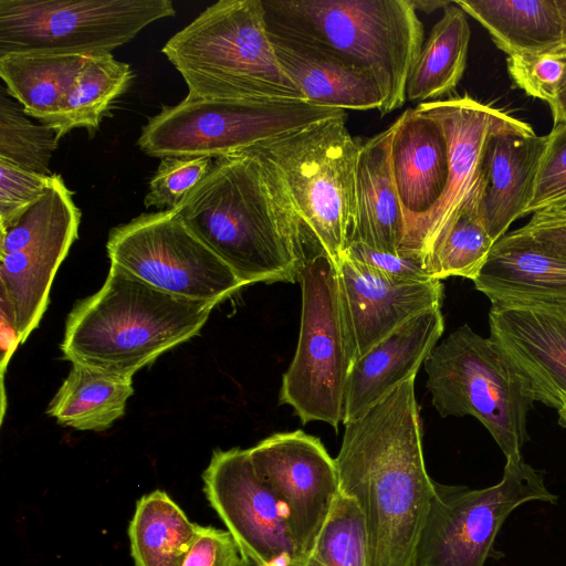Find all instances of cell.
Segmentation results:
<instances>
[{"label": "cell", "mask_w": 566, "mask_h": 566, "mask_svg": "<svg viewBox=\"0 0 566 566\" xmlns=\"http://www.w3.org/2000/svg\"><path fill=\"white\" fill-rule=\"evenodd\" d=\"M300 566H368L365 518L353 497L338 494Z\"/></svg>", "instance_id": "32"}, {"label": "cell", "mask_w": 566, "mask_h": 566, "mask_svg": "<svg viewBox=\"0 0 566 566\" xmlns=\"http://www.w3.org/2000/svg\"><path fill=\"white\" fill-rule=\"evenodd\" d=\"M345 115L306 101L250 103L186 96L149 118L137 140L149 156L219 158Z\"/></svg>", "instance_id": "9"}, {"label": "cell", "mask_w": 566, "mask_h": 566, "mask_svg": "<svg viewBox=\"0 0 566 566\" xmlns=\"http://www.w3.org/2000/svg\"><path fill=\"white\" fill-rule=\"evenodd\" d=\"M545 137L532 199L524 217L543 210L566 208V123L554 124Z\"/></svg>", "instance_id": "35"}, {"label": "cell", "mask_w": 566, "mask_h": 566, "mask_svg": "<svg viewBox=\"0 0 566 566\" xmlns=\"http://www.w3.org/2000/svg\"><path fill=\"white\" fill-rule=\"evenodd\" d=\"M269 33L335 55L378 82L386 115L406 102L423 44L411 0H262Z\"/></svg>", "instance_id": "4"}, {"label": "cell", "mask_w": 566, "mask_h": 566, "mask_svg": "<svg viewBox=\"0 0 566 566\" xmlns=\"http://www.w3.org/2000/svg\"><path fill=\"white\" fill-rule=\"evenodd\" d=\"M245 285L298 281L305 227L274 164L249 149L213 159L172 209Z\"/></svg>", "instance_id": "2"}, {"label": "cell", "mask_w": 566, "mask_h": 566, "mask_svg": "<svg viewBox=\"0 0 566 566\" xmlns=\"http://www.w3.org/2000/svg\"><path fill=\"white\" fill-rule=\"evenodd\" d=\"M106 249L111 264L181 298L217 305L245 286L172 209L113 228Z\"/></svg>", "instance_id": "12"}, {"label": "cell", "mask_w": 566, "mask_h": 566, "mask_svg": "<svg viewBox=\"0 0 566 566\" xmlns=\"http://www.w3.org/2000/svg\"><path fill=\"white\" fill-rule=\"evenodd\" d=\"M415 378L345 423L335 458L339 490L360 507L368 566H412L434 492L422 450Z\"/></svg>", "instance_id": "1"}, {"label": "cell", "mask_w": 566, "mask_h": 566, "mask_svg": "<svg viewBox=\"0 0 566 566\" xmlns=\"http://www.w3.org/2000/svg\"><path fill=\"white\" fill-rule=\"evenodd\" d=\"M258 476L283 503L301 558L340 493L336 460L304 431L274 433L248 449Z\"/></svg>", "instance_id": "14"}, {"label": "cell", "mask_w": 566, "mask_h": 566, "mask_svg": "<svg viewBox=\"0 0 566 566\" xmlns=\"http://www.w3.org/2000/svg\"><path fill=\"white\" fill-rule=\"evenodd\" d=\"M490 338L530 382L535 401L558 409L566 397V310L491 306Z\"/></svg>", "instance_id": "18"}, {"label": "cell", "mask_w": 566, "mask_h": 566, "mask_svg": "<svg viewBox=\"0 0 566 566\" xmlns=\"http://www.w3.org/2000/svg\"><path fill=\"white\" fill-rule=\"evenodd\" d=\"M81 211L71 202L48 227L0 254L1 313L14 325L20 343L38 327L63 260L78 237Z\"/></svg>", "instance_id": "17"}, {"label": "cell", "mask_w": 566, "mask_h": 566, "mask_svg": "<svg viewBox=\"0 0 566 566\" xmlns=\"http://www.w3.org/2000/svg\"><path fill=\"white\" fill-rule=\"evenodd\" d=\"M161 52L188 96L273 103L305 101L281 67L262 0H219L174 34Z\"/></svg>", "instance_id": "5"}, {"label": "cell", "mask_w": 566, "mask_h": 566, "mask_svg": "<svg viewBox=\"0 0 566 566\" xmlns=\"http://www.w3.org/2000/svg\"><path fill=\"white\" fill-rule=\"evenodd\" d=\"M57 142L53 128L32 123L23 107L0 88V160L51 176L49 164Z\"/></svg>", "instance_id": "33"}, {"label": "cell", "mask_w": 566, "mask_h": 566, "mask_svg": "<svg viewBox=\"0 0 566 566\" xmlns=\"http://www.w3.org/2000/svg\"><path fill=\"white\" fill-rule=\"evenodd\" d=\"M453 1L443 8L410 71L406 99L433 102L455 88L467 66L470 27Z\"/></svg>", "instance_id": "28"}, {"label": "cell", "mask_w": 566, "mask_h": 566, "mask_svg": "<svg viewBox=\"0 0 566 566\" xmlns=\"http://www.w3.org/2000/svg\"><path fill=\"white\" fill-rule=\"evenodd\" d=\"M202 480L208 502L242 557L263 566L302 559L286 510L255 473L248 449L216 450Z\"/></svg>", "instance_id": "13"}, {"label": "cell", "mask_w": 566, "mask_h": 566, "mask_svg": "<svg viewBox=\"0 0 566 566\" xmlns=\"http://www.w3.org/2000/svg\"><path fill=\"white\" fill-rule=\"evenodd\" d=\"M420 112L441 126L448 145L446 189L431 212L401 242L398 254L422 259L471 196L484 170L490 137L517 118L464 95L420 103Z\"/></svg>", "instance_id": "15"}, {"label": "cell", "mask_w": 566, "mask_h": 566, "mask_svg": "<svg viewBox=\"0 0 566 566\" xmlns=\"http://www.w3.org/2000/svg\"><path fill=\"white\" fill-rule=\"evenodd\" d=\"M336 268L354 361L412 317L441 306L439 280H395L347 256Z\"/></svg>", "instance_id": "16"}, {"label": "cell", "mask_w": 566, "mask_h": 566, "mask_svg": "<svg viewBox=\"0 0 566 566\" xmlns=\"http://www.w3.org/2000/svg\"><path fill=\"white\" fill-rule=\"evenodd\" d=\"M564 49L566 50V45L564 46Z\"/></svg>", "instance_id": "46"}, {"label": "cell", "mask_w": 566, "mask_h": 566, "mask_svg": "<svg viewBox=\"0 0 566 566\" xmlns=\"http://www.w3.org/2000/svg\"><path fill=\"white\" fill-rule=\"evenodd\" d=\"M298 282L300 337L282 378L280 403L291 406L302 423L323 421L337 430L343 422L346 385L354 364L337 268L321 250L307 258Z\"/></svg>", "instance_id": "8"}, {"label": "cell", "mask_w": 566, "mask_h": 566, "mask_svg": "<svg viewBox=\"0 0 566 566\" xmlns=\"http://www.w3.org/2000/svg\"><path fill=\"white\" fill-rule=\"evenodd\" d=\"M549 108L554 124L566 123V75Z\"/></svg>", "instance_id": "41"}, {"label": "cell", "mask_w": 566, "mask_h": 566, "mask_svg": "<svg viewBox=\"0 0 566 566\" xmlns=\"http://www.w3.org/2000/svg\"><path fill=\"white\" fill-rule=\"evenodd\" d=\"M241 559L239 547L228 531L198 525L182 566H240Z\"/></svg>", "instance_id": "38"}, {"label": "cell", "mask_w": 566, "mask_h": 566, "mask_svg": "<svg viewBox=\"0 0 566 566\" xmlns=\"http://www.w3.org/2000/svg\"><path fill=\"white\" fill-rule=\"evenodd\" d=\"M506 66L517 87L549 106L566 75V50L509 55Z\"/></svg>", "instance_id": "36"}, {"label": "cell", "mask_w": 566, "mask_h": 566, "mask_svg": "<svg viewBox=\"0 0 566 566\" xmlns=\"http://www.w3.org/2000/svg\"><path fill=\"white\" fill-rule=\"evenodd\" d=\"M197 527L166 492L142 496L128 527L135 566H182Z\"/></svg>", "instance_id": "29"}, {"label": "cell", "mask_w": 566, "mask_h": 566, "mask_svg": "<svg viewBox=\"0 0 566 566\" xmlns=\"http://www.w3.org/2000/svg\"><path fill=\"white\" fill-rule=\"evenodd\" d=\"M427 388L441 417L472 416L491 433L506 459L522 457L528 439L532 387L506 353L468 324L436 345L424 360Z\"/></svg>", "instance_id": "6"}, {"label": "cell", "mask_w": 566, "mask_h": 566, "mask_svg": "<svg viewBox=\"0 0 566 566\" xmlns=\"http://www.w3.org/2000/svg\"><path fill=\"white\" fill-rule=\"evenodd\" d=\"M444 331L441 306L412 317L354 361L343 423L355 420L400 384L416 377Z\"/></svg>", "instance_id": "19"}, {"label": "cell", "mask_w": 566, "mask_h": 566, "mask_svg": "<svg viewBox=\"0 0 566 566\" xmlns=\"http://www.w3.org/2000/svg\"><path fill=\"white\" fill-rule=\"evenodd\" d=\"M133 392V376L72 364L46 412L62 426L102 431L123 417Z\"/></svg>", "instance_id": "27"}, {"label": "cell", "mask_w": 566, "mask_h": 566, "mask_svg": "<svg viewBox=\"0 0 566 566\" xmlns=\"http://www.w3.org/2000/svg\"><path fill=\"white\" fill-rule=\"evenodd\" d=\"M531 501L555 503L557 496L547 490L544 473L523 457L506 459L501 481L489 488L434 481L412 566H484L507 516Z\"/></svg>", "instance_id": "11"}, {"label": "cell", "mask_w": 566, "mask_h": 566, "mask_svg": "<svg viewBox=\"0 0 566 566\" xmlns=\"http://www.w3.org/2000/svg\"><path fill=\"white\" fill-rule=\"evenodd\" d=\"M392 134L391 124L360 144L355 219L349 244L356 242L398 254L405 234V219L391 170Z\"/></svg>", "instance_id": "23"}, {"label": "cell", "mask_w": 566, "mask_h": 566, "mask_svg": "<svg viewBox=\"0 0 566 566\" xmlns=\"http://www.w3.org/2000/svg\"><path fill=\"white\" fill-rule=\"evenodd\" d=\"M359 148L345 115L250 148L274 164L303 224L336 266L354 226Z\"/></svg>", "instance_id": "7"}, {"label": "cell", "mask_w": 566, "mask_h": 566, "mask_svg": "<svg viewBox=\"0 0 566 566\" xmlns=\"http://www.w3.org/2000/svg\"><path fill=\"white\" fill-rule=\"evenodd\" d=\"M489 32L509 55L564 49L566 36L556 0L453 1Z\"/></svg>", "instance_id": "25"}, {"label": "cell", "mask_w": 566, "mask_h": 566, "mask_svg": "<svg viewBox=\"0 0 566 566\" xmlns=\"http://www.w3.org/2000/svg\"><path fill=\"white\" fill-rule=\"evenodd\" d=\"M392 125L390 161L405 219L403 241L446 189L448 145L439 123L417 107L406 109Z\"/></svg>", "instance_id": "20"}, {"label": "cell", "mask_w": 566, "mask_h": 566, "mask_svg": "<svg viewBox=\"0 0 566 566\" xmlns=\"http://www.w3.org/2000/svg\"><path fill=\"white\" fill-rule=\"evenodd\" d=\"M556 6L558 8L562 22L564 25L565 36H566V0H556ZM566 45V43H565Z\"/></svg>", "instance_id": "44"}, {"label": "cell", "mask_w": 566, "mask_h": 566, "mask_svg": "<svg viewBox=\"0 0 566 566\" xmlns=\"http://www.w3.org/2000/svg\"><path fill=\"white\" fill-rule=\"evenodd\" d=\"M51 176L0 160V229H6L46 191Z\"/></svg>", "instance_id": "37"}, {"label": "cell", "mask_w": 566, "mask_h": 566, "mask_svg": "<svg viewBox=\"0 0 566 566\" xmlns=\"http://www.w3.org/2000/svg\"><path fill=\"white\" fill-rule=\"evenodd\" d=\"M545 143V136H537L520 119L490 137L484 156L482 213L494 242L524 217Z\"/></svg>", "instance_id": "22"}, {"label": "cell", "mask_w": 566, "mask_h": 566, "mask_svg": "<svg viewBox=\"0 0 566 566\" xmlns=\"http://www.w3.org/2000/svg\"><path fill=\"white\" fill-rule=\"evenodd\" d=\"M214 306L157 290L111 264L103 286L69 314L63 358L133 376L199 334Z\"/></svg>", "instance_id": "3"}, {"label": "cell", "mask_w": 566, "mask_h": 566, "mask_svg": "<svg viewBox=\"0 0 566 566\" xmlns=\"http://www.w3.org/2000/svg\"><path fill=\"white\" fill-rule=\"evenodd\" d=\"M240 566H263V565H259V564L254 563L253 560H251L250 558L242 557ZM270 566H300V558L283 559V560L274 563V564H272Z\"/></svg>", "instance_id": "43"}, {"label": "cell", "mask_w": 566, "mask_h": 566, "mask_svg": "<svg viewBox=\"0 0 566 566\" xmlns=\"http://www.w3.org/2000/svg\"><path fill=\"white\" fill-rule=\"evenodd\" d=\"M472 282L492 306L566 310V259L513 231L494 243Z\"/></svg>", "instance_id": "21"}, {"label": "cell", "mask_w": 566, "mask_h": 566, "mask_svg": "<svg viewBox=\"0 0 566 566\" xmlns=\"http://www.w3.org/2000/svg\"><path fill=\"white\" fill-rule=\"evenodd\" d=\"M175 14L170 0H0V56L111 53Z\"/></svg>", "instance_id": "10"}, {"label": "cell", "mask_w": 566, "mask_h": 566, "mask_svg": "<svg viewBox=\"0 0 566 566\" xmlns=\"http://www.w3.org/2000/svg\"><path fill=\"white\" fill-rule=\"evenodd\" d=\"M129 64L112 53L90 55L71 86L59 113L49 124L60 140L74 128L94 134L113 103L133 81Z\"/></svg>", "instance_id": "30"}, {"label": "cell", "mask_w": 566, "mask_h": 566, "mask_svg": "<svg viewBox=\"0 0 566 566\" xmlns=\"http://www.w3.org/2000/svg\"><path fill=\"white\" fill-rule=\"evenodd\" d=\"M213 164L206 156H169L161 158L144 199L146 208L175 209L205 178Z\"/></svg>", "instance_id": "34"}, {"label": "cell", "mask_w": 566, "mask_h": 566, "mask_svg": "<svg viewBox=\"0 0 566 566\" xmlns=\"http://www.w3.org/2000/svg\"><path fill=\"white\" fill-rule=\"evenodd\" d=\"M90 55L9 53L0 56V76L8 94L28 116L49 126Z\"/></svg>", "instance_id": "26"}, {"label": "cell", "mask_w": 566, "mask_h": 566, "mask_svg": "<svg viewBox=\"0 0 566 566\" xmlns=\"http://www.w3.org/2000/svg\"><path fill=\"white\" fill-rule=\"evenodd\" d=\"M558 411V423L566 428V397L564 398L562 406L557 409Z\"/></svg>", "instance_id": "45"}, {"label": "cell", "mask_w": 566, "mask_h": 566, "mask_svg": "<svg viewBox=\"0 0 566 566\" xmlns=\"http://www.w3.org/2000/svg\"><path fill=\"white\" fill-rule=\"evenodd\" d=\"M411 3L416 10H422L426 12H431L438 8H446L451 3V1H419L411 0Z\"/></svg>", "instance_id": "42"}, {"label": "cell", "mask_w": 566, "mask_h": 566, "mask_svg": "<svg viewBox=\"0 0 566 566\" xmlns=\"http://www.w3.org/2000/svg\"><path fill=\"white\" fill-rule=\"evenodd\" d=\"M484 184L485 169L454 221L429 248L424 265L431 279L461 276L473 281L486 261L495 242L482 213Z\"/></svg>", "instance_id": "31"}, {"label": "cell", "mask_w": 566, "mask_h": 566, "mask_svg": "<svg viewBox=\"0 0 566 566\" xmlns=\"http://www.w3.org/2000/svg\"><path fill=\"white\" fill-rule=\"evenodd\" d=\"M513 232L537 248L566 259V208L535 212L525 226Z\"/></svg>", "instance_id": "40"}, {"label": "cell", "mask_w": 566, "mask_h": 566, "mask_svg": "<svg viewBox=\"0 0 566 566\" xmlns=\"http://www.w3.org/2000/svg\"><path fill=\"white\" fill-rule=\"evenodd\" d=\"M271 36L277 61L306 102L336 109H374L382 91L367 71L325 52Z\"/></svg>", "instance_id": "24"}, {"label": "cell", "mask_w": 566, "mask_h": 566, "mask_svg": "<svg viewBox=\"0 0 566 566\" xmlns=\"http://www.w3.org/2000/svg\"><path fill=\"white\" fill-rule=\"evenodd\" d=\"M344 256L395 280L412 282L433 280L429 276L422 259L382 252L356 242L347 247Z\"/></svg>", "instance_id": "39"}]
</instances>
